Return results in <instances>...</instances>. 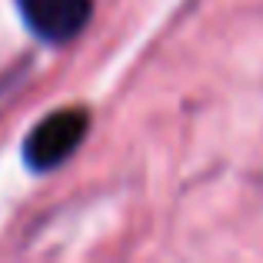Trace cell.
<instances>
[{"mask_svg": "<svg viewBox=\"0 0 263 263\" xmlns=\"http://www.w3.org/2000/svg\"><path fill=\"white\" fill-rule=\"evenodd\" d=\"M90 127V114L80 107H64L57 114L44 117L37 127L30 130L24 143V160L33 170H53L84 143Z\"/></svg>", "mask_w": 263, "mask_h": 263, "instance_id": "cell-1", "label": "cell"}, {"mask_svg": "<svg viewBox=\"0 0 263 263\" xmlns=\"http://www.w3.org/2000/svg\"><path fill=\"white\" fill-rule=\"evenodd\" d=\"M24 20L50 44L73 40L90 20V0H17Z\"/></svg>", "mask_w": 263, "mask_h": 263, "instance_id": "cell-2", "label": "cell"}]
</instances>
